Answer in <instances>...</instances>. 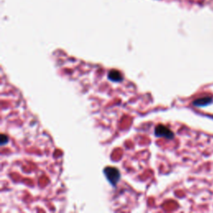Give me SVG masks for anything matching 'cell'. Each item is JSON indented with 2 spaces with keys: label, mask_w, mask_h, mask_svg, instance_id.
<instances>
[{
  "label": "cell",
  "mask_w": 213,
  "mask_h": 213,
  "mask_svg": "<svg viewBox=\"0 0 213 213\" xmlns=\"http://www.w3.org/2000/svg\"><path fill=\"white\" fill-rule=\"evenodd\" d=\"M103 173L107 180L108 181L112 186L116 187L121 178L119 170L114 166H106L103 170Z\"/></svg>",
  "instance_id": "6da1fadb"
},
{
  "label": "cell",
  "mask_w": 213,
  "mask_h": 213,
  "mask_svg": "<svg viewBox=\"0 0 213 213\" xmlns=\"http://www.w3.org/2000/svg\"><path fill=\"white\" fill-rule=\"evenodd\" d=\"M154 134H155L156 137H164V138H166L168 140H172V138H174L173 132L170 128H168L167 126H164L163 124H158L157 126H156L155 130H154Z\"/></svg>",
  "instance_id": "7a4b0ae2"
},
{
  "label": "cell",
  "mask_w": 213,
  "mask_h": 213,
  "mask_svg": "<svg viewBox=\"0 0 213 213\" xmlns=\"http://www.w3.org/2000/svg\"><path fill=\"white\" fill-rule=\"evenodd\" d=\"M108 78L110 81L114 82V83H120L123 80V74L116 69H112L108 72Z\"/></svg>",
  "instance_id": "3957f363"
},
{
  "label": "cell",
  "mask_w": 213,
  "mask_h": 213,
  "mask_svg": "<svg viewBox=\"0 0 213 213\" xmlns=\"http://www.w3.org/2000/svg\"><path fill=\"white\" fill-rule=\"evenodd\" d=\"M211 102H212V98L210 97H204V98L196 99L195 101L192 102V104L196 107H205Z\"/></svg>",
  "instance_id": "277c9868"
},
{
  "label": "cell",
  "mask_w": 213,
  "mask_h": 213,
  "mask_svg": "<svg viewBox=\"0 0 213 213\" xmlns=\"http://www.w3.org/2000/svg\"><path fill=\"white\" fill-rule=\"evenodd\" d=\"M8 141V137H7V135L4 133L1 134V145L4 146L7 143Z\"/></svg>",
  "instance_id": "5b68a950"
}]
</instances>
